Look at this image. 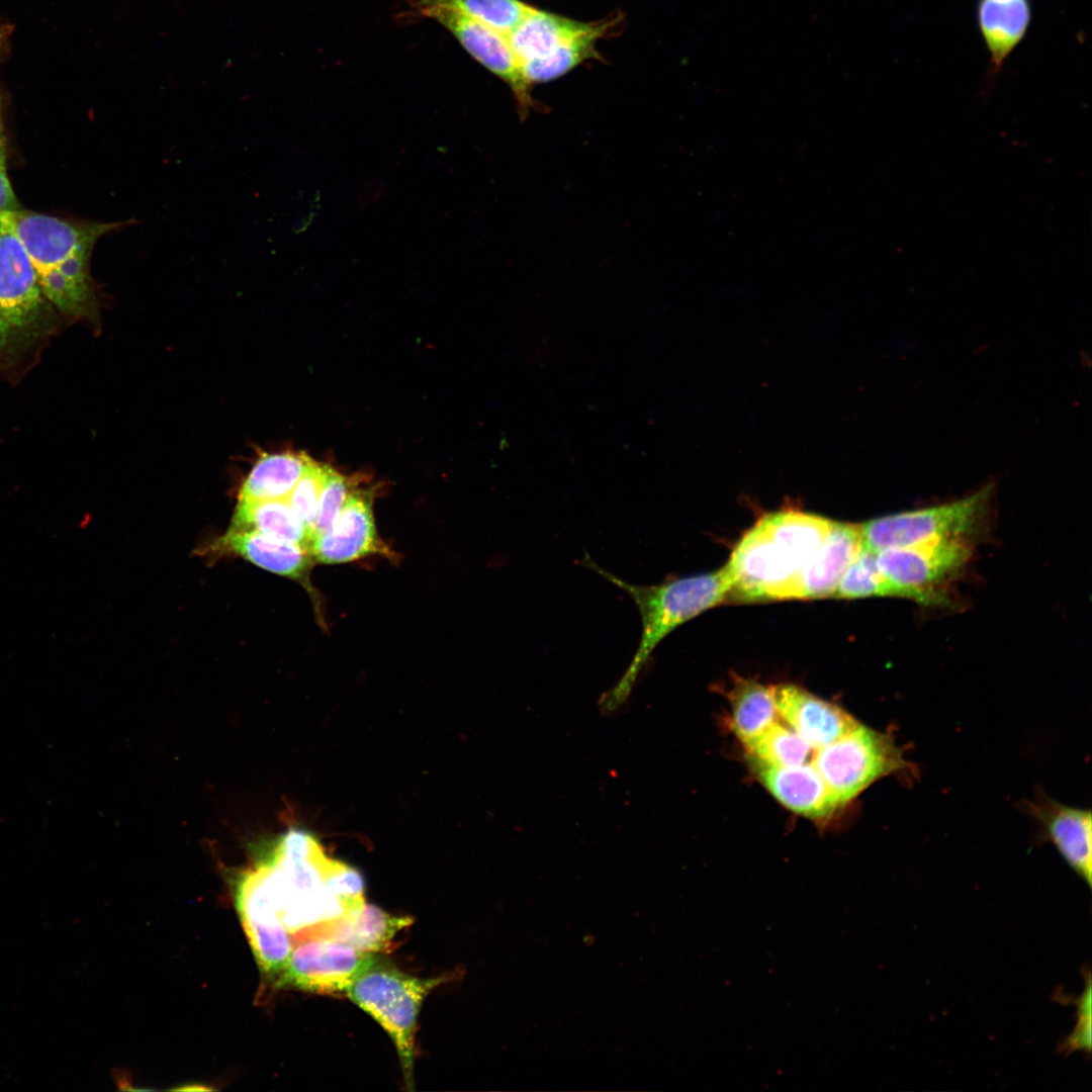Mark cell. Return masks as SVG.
<instances>
[{
    "mask_svg": "<svg viewBox=\"0 0 1092 1092\" xmlns=\"http://www.w3.org/2000/svg\"><path fill=\"white\" fill-rule=\"evenodd\" d=\"M25 249L40 289L60 311L73 318L97 316V299L90 275V255L104 235L136 220L72 222L21 209L0 214Z\"/></svg>",
    "mask_w": 1092,
    "mask_h": 1092,
    "instance_id": "6da1fadb",
    "label": "cell"
},
{
    "mask_svg": "<svg viewBox=\"0 0 1092 1092\" xmlns=\"http://www.w3.org/2000/svg\"><path fill=\"white\" fill-rule=\"evenodd\" d=\"M582 563L622 588L633 600L641 617L642 633L630 664L617 684L599 700L600 711L606 716H615L629 701L638 676L658 643L682 623L725 601L731 594L732 579L725 565L706 574L637 585L602 568L587 554Z\"/></svg>",
    "mask_w": 1092,
    "mask_h": 1092,
    "instance_id": "7a4b0ae2",
    "label": "cell"
},
{
    "mask_svg": "<svg viewBox=\"0 0 1092 1092\" xmlns=\"http://www.w3.org/2000/svg\"><path fill=\"white\" fill-rule=\"evenodd\" d=\"M833 521L795 510L767 514L744 534L726 567L730 596L742 601L780 600L813 556Z\"/></svg>",
    "mask_w": 1092,
    "mask_h": 1092,
    "instance_id": "3957f363",
    "label": "cell"
},
{
    "mask_svg": "<svg viewBox=\"0 0 1092 1092\" xmlns=\"http://www.w3.org/2000/svg\"><path fill=\"white\" fill-rule=\"evenodd\" d=\"M444 978L420 979L373 957L354 978L346 995L373 1017L391 1037L412 1089L415 1034L422 1004Z\"/></svg>",
    "mask_w": 1092,
    "mask_h": 1092,
    "instance_id": "277c9868",
    "label": "cell"
},
{
    "mask_svg": "<svg viewBox=\"0 0 1092 1092\" xmlns=\"http://www.w3.org/2000/svg\"><path fill=\"white\" fill-rule=\"evenodd\" d=\"M812 764L840 806L885 777L906 776L911 780L917 770L891 734L859 722L837 740L816 749Z\"/></svg>",
    "mask_w": 1092,
    "mask_h": 1092,
    "instance_id": "5b68a950",
    "label": "cell"
},
{
    "mask_svg": "<svg viewBox=\"0 0 1092 1092\" xmlns=\"http://www.w3.org/2000/svg\"><path fill=\"white\" fill-rule=\"evenodd\" d=\"M33 265L0 221V361L16 358L52 329Z\"/></svg>",
    "mask_w": 1092,
    "mask_h": 1092,
    "instance_id": "8992f818",
    "label": "cell"
},
{
    "mask_svg": "<svg viewBox=\"0 0 1092 1092\" xmlns=\"http://www.w3.org/2000/svg\"><path fill=\"white\" fill-rule=\"evenodd\" d=\"M973 549L968 539L941 540L876 553L890 596L925 606L946 605V585L966 566Z\"/></svg>",
    "mask_w": 1092,
    "mask_h": 1092,
    "instance_id": "52a82bcc",
    "label": "cell"
},
{
    "mask_svg": "<svg viewBox=\"0 0 1092 1092\" xmlns=\"http://www.w3.org/2000/svg\"><path fill=\"white\" fill-rule=\"evenodd\" d=\"M989 496V488H984L952 503L873 519L858 525L862 546L877 553L941 540H970L983 523Z\"/></svg>",
    "mask_w": 1092,
    "mask_h": 1092,
    "instance_id": "ba28073f",
    "label": "cell"
},
{
    "mask_svg": "<svg viewBox=\"0 0 1092 1092\" xmlns=\"http://www.w3.org/2000/svg\"><path fill=\"white\" fill-rule=\"evenodd\" d=\"M293 944L277 984L324 995L345 994L374 957L328 938H305Z\"/></svg>",
    "mask_w": 1092,
    "mask_h": 1092,
    "instance_id": "9c48e42d",
    "label": "cell"
},
{
    "mask_svg": "<svg viewBox=\"0 0 1092 1092\" xmlns=\"http://www.w3.org/2000/svg\"><path fill=\"white\" fill-rule=\"evenodd\" d=\"M416 9L444 26L473 59L506 82L515 95L520 116L526 118L534 106L531 86L506 35L453 9L437 5H416Z\"/></svg>",
    "mask_w": 1092,
    "mask_h": 1092,
    "instance_id": "30bf717a",
    "label": "cell"
},
{
    "mask_svg": "<svg viewBox=\"0 0 1092 1092\" xmlns=\"http://www.w3.org/2000/svg\"><path fill=\"white\" fill-rule=\"evenodd\" d=\"M372 503L371 491L353 489L332 525L312 538L308 552L313 562L336 564L374 554L390 555L378 536Z\"/></svg>",
    "mask_w": 1092,
    "mask_h": 1092,
    "instance_id": "8fae6325",
    "label": "cell"
},
{
    "mask_svg": "<svg viewBox=\"0 0 1092 1092\" xmlns=\"http://www.w3.org/2000/svg\"><path fill=\"white\" fill-rule=\"evenodd\" d=\"M1022 809L1037 823L1043 840L1089 887L1092 885L1091 811L1063 805L1043 793L1025 801Z\"/></svg>",
    "mask_w": 1092,
    "mask_h": 1092,
    "instance_id": "7c38bea8",
    "label": "cell"
},
{
    "mask_svg": "<svg viewBox=\"0 0 1092 1092\" xmlns=\"http://www.w3.org/2000/svg\"><path fill=\"white\" fill-rule=\"evenodd\" d=\"M861 547L858 525L833 522L819 548L785 587L780 600L833 596Z\"/></svg>",
    "mask_w": 1092,
    "mask_h": 1092,
    "instance_id": "4fadbf2b",
    "label": "cell"
},
{
    "mask_svg": "<svg viewBox=\"0 0 1092 1092\" xmlns=\"http://www.w3.org/2000/svg\"><path fill=\"white\" fill-rule=\"evenodd\" d=\"M778 714L813 749L824 747L857 721L838 706L790 684L772 687Z\"/></svg>",
    "mask_w": 1092,
    "mask_h": 1092,
    "instance_id": "5bb4252c",
    "label": "cell"
},
{
    "mask_svg": "<svg viewBox=\"0 0 1092 1092\" xmlns=\"http://www.w3.org/2000/svg\"><path fill=\"white\" fill-rule=\"evenodd\" d=\"M751 760L760 783L793 812L810 819L825 820L840 807L812 763L778 766Z\"/></svg>",
    "mask_w": 1092,
    "mask_h": 1092,
    "instance_id": "9a60e30c",
    "label": "cell"
},
{
    "mask_svg": "<svg viewBox=\"0 0 1092 1092\" xmlns=\"http://www.w3.org/2000/svg\"><path fill=\"white\" fill-rule=\"evenodd\" d=\"M412 923L408 916H393L375 905L365 904L357 914L337 917L293 933L292 941L328 938L374 953L387 951L397 932Z\"/></svg>",
    "mask_w": 1092,
    "mask_h": 1092,
    "instance_id": "2e32d148",
    "label": "cell"
},
{
    "mask_svg": "<svg viewBox=\"0 0 1092 1092\" xmlns=\"http://www.w3.org/2000/svg\"><path fill=\"white\" fill-rule=\"evenodd\" d=\"M215 546L216 550L239 555L265 570L308 583L313 560L309 552L298 545L255 530L230 528Z\"/></svg>",
    "mask_w": 1092,
    "mask_h": 1092,
    "instance_id": "e0dca14e",
    "label": "cell"
},
{
    "mask_svg": "<svg viewBox=\"0 0 1092 1092\" xmlns=\"http://www.w3.org/2000/svg\"><path fill=\"white\" fill-rule=\"evenodd\" d=\"M1032 19L1030 0H978L976 20L989 53V75H997L1025 38Z\"/></svg>",
    "mask_w": 1092,
    "mask_h": 1092,
    "instance_id": "ac0fdd59",
    "label": "cell"
},
{
    "mask_svg": "<svg viewBox=\"0 0 1092 1092\" xmlns=\"http://www.w3.org/2000/svg\"><path fill=\"white\" fill-rule=\"evenodd\" d=\"M595 22H583L533 8L507 36L521 62L543 58L572 38L589 31Z\"/></svg>",
    "mask_w": 1092,
    "mask_h": 1092,
    "instance_id": "d6986e66",
    "label": "cell"
},
{
    "mask_svg": "<svg viewBox=\"0 0 1092 1092\" xmlns=\"http://www.w3.org/2000/svg\"><path fill=\"white\" fill-rule=\"evenodd\" d=\"M311 461L303 452L262 454L243 481L239 500L287 498Z\"/></svg>",
    "mask_w": 1092,
    "mask_h": 1092,
    "instance_id": "ffe728a7",
    "label": "cell"
},
{
    "mask_svg": "<svg viewBox=\"0 0 1092 1092\" xmlns=\"http://www.w3.org/2000/svg\"><path fill=\"white\" fill-rule=\"evenodd\" d=\"M231 529L255 530L307 551L313 538L312 531L293 511L287 498L239 500Z\"/></svg>",
    "mask_w": 1092,
    "mask_h": 1092,
    "instance_id": "44dd1931",
    "label": "cell"
},
{
    "mask_svg": "<svg viewBox=\"0 0 1092 1092\" xmlns=\"http://www.w3.org/2000/svg\"><path fill=\"white\" fill-rule=\"evenodd\" d=\"M618 19L597 21L594 28L557 48L551 54L522 64L523 75L527 83L539 84L553 81L586 60L598 58L596 43L612 32Z\"/></svg>",
    "mask_w": 1092,
    "mask_h": 1092,
    "instance_id": "7402d4cb",
    "label": "cell"
},
{
    "mask_svg": "<svg viewBox=\"0 0 1092 1092\" xmlns=\"http://www.w3.org/2000/svg\"><path fill=\"white\" fill-rule=\"evenodd\" d=\"M732 726L745 746L776 722L778 710L772 687L757 681L738 679L730 694Z\"/></svg>",
    "mask_w": 1092,
    "mask_h": 1092,
    "instance_id": "603a6c76",
    "label": "cell"
},
{
    "mask_svg": "<svg viewBox=\"0 0 1092 1092\" xmlns=\"http://www.w3.org/2000/svg\"><path fill=\"white\" fill-rule=\"evenodd\" d=\"M416 5L453 9L506 36L534 8L521 0H418Z\"/></svg>",
    "mask_w": 1092,
    "mask_h": 1092,
    "instance_id": "cb8c5ba5",
    "label": "cell"
},
{
    "mask_svg": "<svg viewBox=\"0 0 1092 1092\" xmlns=\"http://www.w3.org/2000/svg\"><path fill=\"white\" fill-rule=\"evenodd\" d=\"M751 758L769 765L804 764L812 759L813 748L792 728L776 722L745 745Z\"/></svg>",
    "mask_w": 1092,
    "mask_h": 1092,
    "instance_id": "d4e9b609",
    "label": "cell"
},
{
    "mask_svg": "<svg viewBox=\"0 0 1092 1092\" xmlns=\"http://www.w3.org/2000/svg\"><path fill=\"white\" fill-rule=\"evenodd\" d=\"M833 596L840 599H860L890 596L876 561V553L863 546L843 574Z\"/></svg>",
    "mask_w": 1092,
    "mask_h": 1092,
    "instance_id": "484cf974",
    "label": "cell"
},
{
    "mask_svg": "<svg viewBox=\"0 0 1092 1092\" xmlns=\"http://www.w3.org/2000/svg\"><path fill=\"white\" fill-rule=\"evenodd\" d=\"M355 485L356 483L351 478L342 475L330 466L324 465L317 515L314 523V536L323 533L332 525Z\"/></svg>",
    "mask_w": 1092,
    "mask_h": 1092,
    "instance_id": "4316f807",
    "label": "cell"
},
{
    "mask_svg": "<svg viewBox=\"0 0 1092 1092\" xmlns=\"http://www.w3.org/2000/svg\"><path fill=\"white\" fill-rule=\"evenodd\" d=\"M323 471L324 464H320L312 460L287 497L293 511L312 531L313 536L322 488Z\"/></svg>",
    "mask_w": 1092,
    "mask_h": 1092,
    "instance_id": "83f0119b",
    "label": "cell"
},
{
    "mask_svg": "<svg viewBox=\"0 0 1092 1092\" xmlns=\"http://www.w3.org/2000/svg\"><path fill=\"white\" fill-rule=\"evenodd\" d=\"M1091 1011L1077 1010L1076 1025L1061 1043V1053L1070 1055L1077 1051L1091 1052Z\"/></svg>",
    "mask_w": 1092,
    "mask_h": 1092,
    "instance_id": "f1b7e54d",
    "label": "cell"
},
{
    "mask_svg": "<svg viewBox=\"0 0 1092 1092\" xmlns=\"http://www.w3.org/2000/svg\"><path fill=\"white\" fill-rule=\"evenodd\" d=\"M20 209L6 174L5 166L0 165V214Z\"/></svg>",
    "mask_w": 1092,
    "mask_h": 1092,
    "instance_id": "f546056e",
    "label": "cell"
},
{
    "mask_svg": "<svg viewBox=\"0 0 1092 1092\" xmlns=\"http://www.w3.org/2000/svg\"><path fill=\"white\" fill-rule=\"evenodd\" d=\"M5 162H6V149H5V141H4L2 125H1V119H0V165L5 166Z\"/></svg>",
    "mask_w": 1092,
    "mask_h": 1092,
    "instance_id": "4dcf8cb0",
    "label": "cell"
},
{
    "mask_svg": "<svg viewBox=\"0 0 1092 1092\" xmlns=\"http://www.w3.org/2000/svg\"><path fill=\"white\" fill-rule=\"evenodd\" d=\"M9 32H10L9 26L6 25V24H1L0 23V52H1L3 46H4L5 41H6V38H7L8 34H9Z\"/></svg>",
    "mask_w": 1092,
    "mask_h": 1092,
    "instance_id": "1f68e13d",
    "label": "cell"
}]
</instances>
